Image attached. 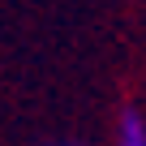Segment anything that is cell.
Here are the masks:
<instances>
[{
  "mask_svg": "<svg viewBox=\"0 0 146 146\" xmlns=\"http://www.w3.org/2000/svg\"><path fill=\"white\" fill-rule=\"evenodd\" d=\"M116 146H146V120H142V112H125L120 116V137H116Z\"/></svg>",
  "mask_w": 146,
  "mask_h": 146,
  "instance_id": "1",
  "label": "cell"
}]
</instances>
